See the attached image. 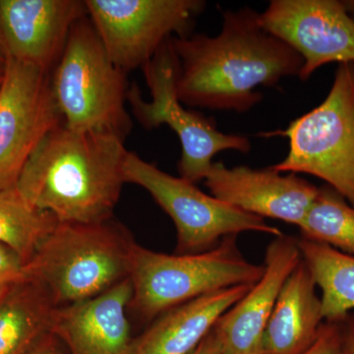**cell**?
Listing matches in <instances>:
<instances>
[{"instance_id": "6da1fadb", "label": "cell", "mask_w": 354, "mask_h": 354, "mask_svg": "<svg viewBox=\"0 0 354 354\" xmlns=\"http://www.w3.org/2000/svg\"><path fill=\"white\" fill-rule=\"evenodd\" d=\"M171 44L177 97L192 108L246 113L263 100L258 87L299 77L304 67L297 51L266 31L260 13L249 7L223 11L216 36L172 37Z\"/></svg>"}, {"instance_id": "7a4b0ae2", "label": "cell", "mask_w": 354, "mask_h": 354, "mask_svg": "<svg viewBox=\"0 0 354 354\" xmlns=\"http://www.w3.org/2000/svg\"><path fill=\"white\" fill-rule=\"evenodd\" d=\"M109 133L77 131L60 123L26 162L17 189L58 223H99L113 218L125 181L129 151Z\"/></svg>"}, {"instance_id": "3957f363", "label": "cell", "mask_w": 354, "mask_h": 354, "mask_svg": "<svg viewBox=\"0 0 354 354\" xmlns=\"http://www.w3.org/2000/svg\"><path fill=\"white\" fill-rule=\"evenodd\" d=\"M134 243L113 218L58 223L25 265L26 279L41 283L57 307L86 301L129 279Z\"/></svg>"}, {"instance_id": "277c9868", "label": "cell", "mask_w": 354, "mask_h": 354, "mask_svg": "<svg viewBox=\"0 0 354 354\" xmlns=\"http://www.w3.org/2000/svg\"><path fill=\"white\" fill-rule=\"evenodd\" d=\"M265 266L249 262L236 236L225 237L213 249L196 254L155 252L135 242L129 279L132 297L128 310L142 322L152 323L174 307L203 295L237 286H253Z\"/></svg>"}, {"instance_id": "5b68a950", "label": "cell", "mask_w": 354, "mask_h": 354, "mask_svg": "<svg viewBox=\"0 0 354 354\" xmlns=\"http://www.w3.org/2000/svg\"><path fill=\"white\" fill-rule=\"evenodd\" d=\"M51 86L70 129L109 133L123 140L131 132L125 108L127 73L111 62L88 14L72 27Z\"/></svg>"}, {"instance_id": "8992f818", "label": "cell", "mask_w": 354, "mask_h": 354, "mask_svg": "<svg viewBox=\"0 0 354 354\" xmlns=\"http://www.w3.org/2000/svg\"><path fill=\"white\" fill-rule=\"evenodd\" d=\"M290 151L271 169L318 177L354 207V64H339L329 94L285 130Z\"/></svg>"}, {"instance_id": "52a82bcc", "label": "cell", "mask_w": 354, "mask_h": 354, "mask_svg": "<svg viewBox=\"0 0 354 354\" xmlns=\"http://www.w3.org/2000/svg\"><path fill=\"white\" fill-rule=\"evenodd\" d=\"M142 69L150 88L151 101L143 100L134 84L128 90L127 102L135 118L147 130L167 124L176 133L181 144L180 177L196 183L208 174L216 153L227 150L250 152L252 145L245 136L220 131L213 118L188 111L179 101L176 93L178 59L171 38Z\"/></svg>"}, {"instance_id": "ba28073f", "label": "cell", "mask_w": 354, "mask_h": 354, "mask_svg": "<svg viewBox=\"0 0 354 354\" xmlns=\"http://www.w3.org/2000/svg\"><path fill=\"white\" fill-rule=\"evenodd\" d=\"M124 174L127 183L148 191L174 221L177 232L176 254L205 252L225 237L237 236L242 232L283 234L264 218L206 194L195 183L160 171L137 153H128Z\"/></svg>"}, {"instance_id": "9c48e42d", "label": "cell", "mask_w": 354, "mask_h": 354, "mask_svg": "<svg viewBox=\"0 0 354 354\" xmlns=\"http://www.w3.org/2000/svg\"><path fill=\"white\" fill-rule=\"evenodd\" d=\"M88 17L111 62L143 68L167 39L190 36L202 0H86Z\"/></svg>"}, {"instance_id": "30bf717a", "label": "cell", "mask_w": 354, "mask_h": 354, "mask_svg": "<svg viewBox=\"0 0 354 354\" xmlns=\"http://www.w3.org/2000/svg\"><path fill=\"white\" fill-rule=\"evenodd\" d=\"M6 58L0 85V191L16 187L41 140L64 122L50 72Z\"/></svg>"}, {"instance_id": "8fae6325", "label": "cell", "mask_w": 354, "mask_h": 354, "mask_svg": "<svg viewBox=\"0 0 354 354\" xmlns=\"http://www.w3.org/2000/svg\"><path fill=\"white\" fill-rule=\"evenodd\" d=\"M260 21L302 57L300 80L325 64H354V20L342 1L272 0Z\"/></svg>"}, {"instance_id": "7c38bea8", "label": "cell", "mask_w": 354, "mask_h": 354, "mask_svg": "<svg viewBox=\"0 0 354 354\" xmlns=\"http://www.w3.org/2000/svg\"><path fill=\"white\" fill-rule=\"evenodd\" d=\"M212 196L234 208L299 227L319 193V187L297 174L225 167L214 162L205 177Z\"/></svg>"}, {"instance_id": "4fadbf2b", "label": "cell", "mask_w": 354, "mask_h": 354, "mask_svg": "<svg viewBox=\"0 0 354 354\" xmlns=\"http://www.w3.org/2000/svg\"><path fill=\"white\" fill-rule=\"evenodd\" d=\"M86 15L80 0H0V48L6 57L50 73L72 27Z\"/></svg>"}, {"instance_id": "5bb4252c", "label": "cell", "mask_w": 354, "mask_h": 354, "mask_svg": "<svg viewBox=\"0 0 354 354\" xmlns=\"http://www.w3.org/2000/svg\"><path fill=\"white\" fill-rule=\"evenodd\" d=\"M301 260L297 239L274 237L266 249L263 276L214 326L223 354H263L266 326L279 291Z\"/></svg>"}, {"instance_id": "9a60e30c", "label": "cell", "mask_w": 354, "mask_h": 354, "mask_svg": "<svg viewBox=\"0 0 354 354\" xmlns=\"http://www.w3.org/2000/svg\"><path fill=\"white\" fill-rule=\"evenodd\" d=\"M131 297L127 279L99 297L57 307L50 332L68 354H131L134 337L127 316Z\"/></svg>"}, {"instance_id": "2e32d148", "label": "cell", "mask_w": 354, "mask_h": 354, "mask_svg": "<svg viewBox=\"0 0 354 354\" xmlns=\"http://www.w3.org/2000/svg\"><path fill=\"white\" fill-rule=\"evenodd\" d=\"M252 286H237L203 295L174 307L134 337L131 354H192L218 318Z\"/></svg>"}, {"instance_id": "e0dca14e", "label": "cell", "mask_w": 354, "mask_h": 354, "mask_svg": "<svg viewBox=\"0 0 354 354\" xmlns=\"http://www.w3.org/2000/svg\"><path fill=\"white\" fill-rule=\"evenodd\" d=\"M304 260L279 291L263 337V354H304L316 342L323 322L321 298Z\"/></svg>"}, {"instance_id": "ac0fdd59", "label": "cell", "mask_w": 354, "mask_h": 354, "mask_svg": "<svg viewBox=\"0 0 354 354\" xmlns=\"http://www.w3.org/2000/svg\"><path fill=\"white\" fill-rule=\"evenodd\" d=\"M57 307L39 281L26 279L11 286L0 302V354H24L50 332Z\"/></svg>"}, {"instance_id": "d6986e66", "label": "cell", "mask_w": 354, "mask_h": 354, "mask_svg": "<svg viewBox=\"0 0 354 354\" xmlns=\"http://www.w3.org/2000/svg\"><path fill=\"white\" fill-rule=\"evenodd\" d=\"M302 260L321 290L325 322H339L354 310V256L327 244L297 239Z\"/></svg>"}, {"instance_id": "ffe728a7", "label": "cell", "mask_w": 354, "mask_h": 354, "mask_svg": "<svg viewBox=\"0 0 354 354\" xmlns=\"http://www.w3.org/2000/svg\"><path fill=\"white\" fill-rule=\"evenodd\" d=\"M57 223L53 214L26 201L17 187L0 191V241L11 247L25 265Z\"/></svg>"}, {"instance_id": "44dd1931", "label": "cell", "mask_w": 354, "mask_h": 354, "mask_svg": "<svg viewBox=\"0 0 354 354\" xmlns=\"http://www.w3.org/2000/svg\"><path fill=\"white\" fill-rule=\"evenodd\" d=\"M301 239L354 256V207L328 185L319 188L300 227Z\"/></svg>"}, {"instance_id": "7402d4cb", "label": "cell", "mask_w": 354, "mask_h": 354, "mask_svg": "<svg viewBox=\"0 0 354 354\" xmlns=\"http://www.w3.org/2000/svg\"><path fill=\"white\" fill-rule=\"evenodd\" d=\"M25 264L11 247L0 241V288H7L26 279Z\"/></svg>"}, {"instance_id": "603a6c76", "label": "cell", "mask_w": 354, "mask_h": 354, "mask_svg": "<svg viewBox=\"0 0 354 354\" xmlns=\"http://www.w3.org/2000/svg\"><path fill=\"white\" fill-rule=\"evenodd\" d=\"M341 327L339 322H324L313 346L304 354H339Z\"/></svg>"}, {"instance_id": "cb8c5ba5", "label": "cell", "mask_w": 354, "mask_h": 354, "mask_svg": "<svg viewBox=\"0 0 354 354\" xmlns=\"http://www.w3.org/2000/svg\"><path fill=\"white\" fill-rule=\"evenodd\" d=\"M24 354H68V351L57 335L48 332L41 335Z\"/></svg>"}, {"instance_id": "d4e9b609", "label": "cell", "mask_w": 354, "mask_h": 354, "mask_svg": "<svg viewBox=\"0 0 354 354\" xmlns=\"http://www.w3.org/2000/svg\"><path fill=\"white\" fill-rule=\"evenodd\" d=\"M341 327L339 354H354V313L339 321Z\"/></svg>"}, {"instance_id": "484cf974", "label": "cell", "mask_w": 354, "mask_h": 354, "mask_svg": "<svg viewBox=\"0 0 354 354\" xmlns=\"http://www.w3.org/2000/svg\"><path fill=\"white\" fill-rule=\"evenodd\" d=\"M192 354H223L220 342H218V339H216L213 330L205 337L204 341L193 351Z\"/></svg>"}, {"instance_id": "4316f807", "label": "cell", "mask_w": 354, "mask_h": 354, "mask_svg": "<svg viewBox=\"0 0 354 354\" xmlns=\"http://www.w3.org/2000/svg\"><path fill=\"white\" fill-rule=\"evenodd\" d=\"M6 55H3L1 48H0V83L2 82V79H3L4 77V72H6Z\"/></svg>"}, {"instance_id": "83f0119b", "label": "cell", "mask_w": 354, "mask_h": 354, "mask_svg": "<svg viewBox=\"0 0 354 354\" xmlns=\"http://www.w3.org/2000/svg\"><path fill=\"white\" fill-rule=\"evenodd\" d=\"M344 2V6H346V11H348L351 17L354 20V0H346Z\"/></svg>"}, {"instance_id": "f1b7e54d", "label": "cell", "mask_w": 354, "mask_h": 354, "mask_svg": "<svg viewBox=\"0 0 354 354\" xmlns=\"http://www.w3.org/2000/svg\"><path fill=\"white\" fill-rule=\"evenodd\" d=\"M9 288H10V286H7V288H0V302H1V300L3 299L4 297H6Z\"/></svg>"}, {"instance_id": "f546056e", "label": "cell", "mask_w": 354, "mask_h": 354, "mask_svg": "<svg viewBox=\"0 0 354 354\" xmlns=\"http://www.w3.org/2000/svg\"><path fill=\"white\" fill-rule=\"evenodd\" d=\"M0 85H1V83H0Z\"/></svg>"}]
</instances>
